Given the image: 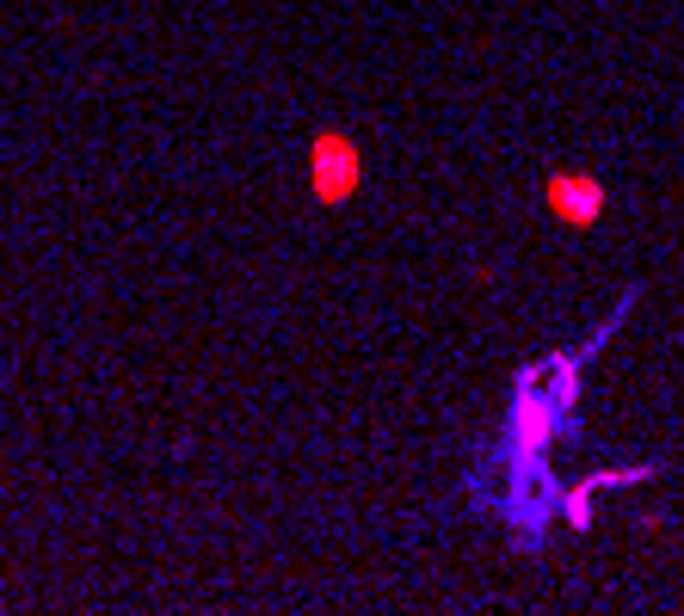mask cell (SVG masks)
<instances>
[{
  "mask_svg": "<svg viewBox=\"0 0 684 616\" xmlns=\"http://www.w3.org/2000/svg\"><path fill=\"white\" fill-rule=\"evenodd\" d=\"M654 475H660V462H642V469H598V475H586L573 493H561V518H568L573 530H586V524H592V500H598V493H610V487H635V482H654Z\"/></svg>",
  "mask_w": 684,
  "mask_h": 616,
  "instance_id": "277c9868",
  "label": "cell"
},
{
  "mask_svg": "<svg viewBox=\"0 0 684 616\" xmlns=\"http://www.w3.org/2000/svg\"><path fill=\"white\" fill-rule=\"evenodd\" d=\"M364 185V154L358 142L345 130H321L315 142H308V192L321 197L327 210H340V204H352Z\"/></svg>",
  "mask_w": 684,
  "mask_h": 616,
  "instance_id": "7a4b0ae2",
  "label": "cell"
},
{
  "mask_svg": "<svg viewBox=\"0 0 684 616\" xmlns=\"http://www.w3.org/2000/svg\"><path fill=\"white\" fill-rule=\"evenodd\" d=\"M610 192L598 174H573V167H549L543 174V210L561 222V229H592L605 216Z\"/></svg>",
  "mask_w": 684,
  "mask_h": 616,
  "instance_id": "3957f363",
  "label": "cell"
},
{
  "mask_svg": "<svg viewBox=\"0 0 684 616\" xmlns=\"http://www.w3.org/2000/svg\"><path fill=\"white\" fill-rule=\"evenodd\" d=\"M561 438H580V407H561L531 370H518L506 438H499V462H549V450Z\"/></svg>",
  "mask_w": 684,
  "mask_h": 616,
  "instance_id": "6da1fadb",
  "label": "cell"
}]
</instances>
